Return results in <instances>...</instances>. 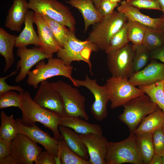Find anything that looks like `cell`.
Masks as SVG:
<instances>
[{
	"mask_svg": "<svg viewBox=\"0 0 164 164\" xmlns=\"http://www.w3.org/2000/svg\"><path fill=\"white\" fill-rule=\"evenodd\" d=\"M20 106L19 108L22 113L21 122L28 126L35 124L36 122L41 123L53 132L54 137L60 140L63 137L59 129L62 117L57 113L40 106L31 97L29 91L19 93Z\"/></svg>",
	"mask_w": 164,
	"mask_h": 164,
	"instance_id": "obj_1",
	"label": "cell"
},
{
	"mask_svg": "<svg viewBox=\"0 0 164 164\" xmlns=\"http://www.w3.org/2000/svg\"><path fill=\"white\" fill-rule=\"evenodd\" d=\"M128 20L124 13L114 11L111 15L93 25L87 39L99 50L104 51L111 38Z\"/></svg>",
	"mask_w": 164,
	"mask_h": 164,
	"instance_id": "obj_2",
	"label": "cell"
},
{
	"mask_svg": "<svg viewBox=\"0 0 164 164\" xmlns=\"http://www.w3.org/2000/svg\"><path fill=\"white\" fill-rule=\"evenodd\" d=\"M105 160L106 164H144L138 149L137 135L130 133L122 141L109 142Z\"/></svg>",
	"mask_w": 164,
	"mask_h": 164,
	"instance_id": "obj_3",
	"label": "cell"
},
{
	"mask_svg": "<svg viewBox=\"0 0 164 164\" xmlns=\"http://www.w3.org/2000/svg\"><path fill=\"white\" fill-rule=\"evenodd\" d=\"M46 63L43 60L36 64V68L28 74L27 83L35 89L38 88L42 81L56 76H62L68 78L74 84L72 76L73 67L66 65L61 59L53 57L48 59Z\"/></svg>",
	"mask_w": 164,
	"mask_h": 164,
	"instance_id": "obj_4",
	"label": "cell"
},
{
	"mask_svg": "<svg viewBox=\"0 0 164 164\" xmlns=\"http://www.w3.org/2000/svg\"><path fill=\"white\" fill-rule=\"evenodd\" d=\"M99 50L97 47L90 40L78 39L75 33L70 30L66 43L63 47L59 48L57 53L58 57L67 65H71L74 61L85 62L88 65L90 72L92 74L90 56L92 52Z\"/></svg>",
	"mask_w": 164,
	"mask_h": 164,
	"instance_id": "obj_5",
	"label": "cell"
},
{
	"mask_svg": "<svg viewBox=\"0 0 164 164\" xmlns=\"http://www.w3.org/2000/svg\"><path fill=\"white\" fill-rule=\"evenodd\" d=\"M123 106V112L118 118L128 126L130 133H134L142 120L158 108L145 94L131 100Z\"/></svg>",
	"mask_w": 164,
	"mask_h": 164,
	"instance_id": "obj_6",
	"label": "cell"
},
{
	"mask_svg": "<svg viewBox=\"0 0 164 164\" xmlns=\"http://www.w3.org/2000/svg\"><path fill=\"white\" fill-rule=\"evenodd\" d=\"M28 0L29 9L47 16L75 33L76 20L68 7L56 0Z\"/></svg>",
	"mask_w": 164,
	"mask_h": 164,
	"instance_id": "obj_7",
	"label": "cell"
},
{
	"mask_svg": "<svg viewBox=\"0 0 164 164\" xmlns=\"http://www.w3.org/2000/svg\"><path fill=\"white\" fill-rule=\"evenodd\" d=\"M51 83L62 98L67 117H81L89 120L85 111L86 98L77 89L61 80Z\"/></svg>",
	"mask_w": 164,
	"mask_h": 164,
	"instance_id": "obj_8",
	"label": "cell"
},
{
	"mask_svg": "<svg viewBox=\"0 0 164 164\" xmlns=\"http://www.w3.org/2000/svg\"><path fill=\"white\" fill-rule=\"evenodd\" d=\"M105 85L108 89L112 109L123 106L131 100L145 94L127 78L111 76L107 80Z\"/></svg>",
	"mask_w": 164,
	"mask_h": 164,
	"instance_id": "obj_9",
	"label": "cell"
},
{
	"mask_svg": "<svg viewBox=\"0 0 164 164\" xmlns=\"http://www.w3.org/2000/svg\"><path fill=\"white\" fill-rule=\"evenodd\" d=\"M73 85L76 87H83L87 88L93 95L94 101L91 106V113L95 119L101 121L107 116V106L110 101L107 88L105 84L99 85L96 79H92L86 74L84 80L74 78Z\"/></svg>",
	"mask_w": 164,
	"mask_h": 164,
	"instance_id": "obj_10",
	"label": "cell"
},
{
	"mask_svg": "<svg viewBox=\"0 0 164 164\" xmlns=\"http://www.w3.org/2000/svg\"><path fill=\"white\" fill-rule=\"evenodd\" d=\"M135 46L128 43L111 53L107 54V66L112 77L129 78L134 73Z\"/></svg>",
	"mask_w": 164,
	"mask_h": 164,
	"instance_id": "obj_11",
	"label": "cell"
},
{
	"mask_svg": "<svg viewBox=\"0 0 164 164\" xmlns=\"http://www.w3.org/2000/svg\"><path fill=\"white\" fill-rule=\"evenodd\" d=\"M42 149L26 135L18 133L11 141L10 155L17 164H33Z\"/></svg>",
	"mask_w": 164,
	"mask_h": 164,
	"instance_id": "obj_12",
	"label": "cell"
},
{
	"mask_svg": "<svg viewBox=\"0 0 164 164\" xmlns=\"http://www.w3.org/2000/svg\"><path fill=\"white\" fill-rule=\"evenodd\" d=\"M37 104L48 110L66 117L62 98L47 80L42 81L33 99Z\"/></svg>",
	"mask_w": 164,
	"mask_h": 164,
	"instance_id": "obj_13",
	"label": "cell"
},
{
	"mask_svg": "<svg viewBox=\"0 0 164 164\" xmlns=\"http://www.w3.org/2000/svg\"><path fill=\"white\" fill-rule=\"evenodd\" d=\"M15 123L18 133L25 135L35 142L42 145L56 158L58 163H60L59 149L60 140L51 137L47 132L42 130L36 124L27 126L22 123L19 118L15 119Z\"/></svg>",
	"mask_w": 164,
	"mask_h": 164,
	"instance_id": "obj_14",
	"label": "cell"
},
{
	"mask_svg": "<svg viewBox=\"0 0 164 164\" xmlns=\"http://www.w3.org/2000/svg\"><path fill=\"white\" fill-rule=\"evenodd\" d=\"M17 56L20 58L16 65V70L20 71L15 79L16 83L24 80L34 66L45 59H49L39 47L27 48L26 46L18 48Z\"/></svg>",
	"mask_w": 164,
	"mask_h": 164,
	"instance_id": "obj_15",
	"label": "cell"
},
{
	"mask_svg": "<svg viewBox=\"0 0 164 164\" xmlns=\"http://www.w3.org/2000/svg\"><path fill=\"white\" fill-rule=\"evenodd\" d=\"M85 145L90 164H106V157L109 142L103 135L93 133L79 134Z\"/></svg>",
	"mask_w": 164,
	"mask_h": 164,
	"instance_id": "obj_16",
	"label": "cell"
},
{
	"mask_svg": "<svg viewBox=\"0 0 164 164\" xmlns=\"http://www.w3.org/2000/svg\"><path fill=\"white\" fill-rule=\"evenodd\" d=\"M151 60L147 65L134 72L128 78L133 85L138 87L147 86L164 80V63Z\"/></svg>",
	"mask_w": 164,
	"mask_h": 164,
	"instance_id": "obj_17",
	"label": "cell"
},
{
	"mask_svg": "<svg viewBox=\"0 0 164 164\" xmlns=\"http://www.w3.org/2000/svg\"><path fill=\"white\" fill-rule=\"evenodd\" d=\"M34 20L41 44L39 47L49 58H51L54 53H57L60 46L42 16L34 12Z\"/></svg>",
	"mask_w": 164,
	"mask_h": 164,
	"instance_id": "obj_18",
	"label": "cell"
},
{
	"mask_svg": "<svg viewBox=\"0 0 164 164\" xmlns=\"http://www.w3.org/2000/svg\"><path fill=\"white\" fill-rule=\"evenodd\" d=\"M29 9L27 0H13L8 11L5 26L12 31L20 32Z\"/></svg>",
	"mask_w": 164,
	"mask_h": 164,
	"instance_id": "obj_19",
	"label": "cell"
},
{
	"mask_svg": "<svg viewBox=\"0 0 164 164\" xmlns=\"http://www.w3.org/2000/svg\"><path fill=\"white\" fill-rule=\"evenodd\" d=\"M117 10L124 13L128 20L134 21L147 27L161 30L164 18L162 15L158 18H152L142 13L139 9L127 5L125 0L121 2Z\"/></svg>",
	"mask_w": 164,
	"mask_h": 164,
	"instance_id": "obj_20",
	"label": "cell"
},
{
	"mask_svg": "<svg viewBox=\"0 0 164 164\" xmlns=\"http://www.w3.org/2000/svg\"><path fill=\"white\" fill-rule=\"evenodd\" d=\"M66 2L81 13L84 20L85 32L91 25L101 22L104 19L95 6L93 0H69Z\"/></svg>",
	"mask_w": 164,
	"mask_h": 164,
	"instance_id": "obj_21",
	"label": "cell"
},
{
	"mask_svg": "<svg viewBox=\"0 0 164 164\" xmlns=\"http://www.w3.org/2000/svg\"><path fill=\"white\" fill-rule=\"evenodd\" d=\"M34 23V12L28 10L26 15L24 27L16 38L15 47L26 46L31 44L38 47L41 46L38 35L33 27Z\"/></svg>",
	"mask_w": 164,
	"mask_h": 164,
	"instance_id": "obj_22",
	"label": "cell"
},
{
	"mask_svg": "<svg viewBox=\"0 0 164 164\" xmlns=\"http://www.w3.org/2000/svg\"><path fill=\"white\" fill-rule=\"evenodd\" d=\"M59 129L70 148L82 158L89 160L87 149L79 134L70 128L61 125L59 126Z\"/></svg>",
	"mask_w": 164,
	"mask_h": 164,
	"instance_id": "obj_23",
	"label": "cell"
},
{
	"mask_svg": "<svg viewBox=\"0 0 164 164\" xmlns=\"http://www.w3.org/2000/svg\"><path fill=\"white\" fill-rule=\"evenodd\" d=\"M17 36L9 33L2 28H0V54L5 60L3 73L8 71L14 63L13 50Z\"/></svg>",
	"mask_w": 164,
	"mask_h": 164,
	"instance_id": "obj_24",
	"label": "cell"
},
{
	"mask_svg": "<svg viewBox=\"0 0 164 164\" xmlns=\"http://www.w3.org/2000/svg\"><path fill=\"white\" fill-rule=\"evenodd\" d=\"M60 125L70 128L79 134L103 135V133L100 125L90 123L79 117H62Z\"/></svg>",
	"mask_w": 164,
	"mask_h": 164,
	"instance_id": "obj_25",
	"label": "cell"
},
{
	"mask_svg": "<svg viewBox=\"0 0 164 164\" xmlns=\"http://www.w3.org/2000/svg\"><path fill=\"white\" fill-rule=\"evenodd\" d=\"M164 124V112L159 107L145 117L141 121L134 133L138 135L152 133L162 128Z\"/></svg>",
	"mask_w": 164,
	"mask_h": 164,
	"instance_id": "obj_26",
	"label": "cell"
},
{
	"mask_svg": "<svg viewBox=\"0 0 164 164\" xmlns=\"http://www.w3.org/2000/svg\"><path fill=\"white\" fill-rule=\"evenodd\" d=\"M136 135L138 149L143 164H149L155 153L152 133Z\"/></svg>",
	"mask_w": 164,
	"mask_h": 164,
	"instance_id": "obj_27",
	"label": "cell"
},
{
	"mask_svg": "<svg viewBox=\"0 0 164 164\" xmlns=\"http://www.w3.org/2000/svg\"><path fill=\"white\" fill-rule=\"evenodd\" d=\"M40 15L50 28L60 47H63L67 41L70 30L67 29L66 26L47 16Z\"/></svg>",
	"mask_w": 164,
	"mask_h": 164,
	"instance_id": "obj_28",
	"label": "cell"
},
{
	"mask_svg": "<svg viewBox=\"0 0 164 164\" xmlns=\"http://www.w3.org/2000/svg\"><path fill=\"white\" fill-rule=\"evenodd\" d=\"M59 159L63 164H90L72 151L63 138L60 140L59 149Z\"/></svg>",
	"mask_w": 164,
	"mask_h": 164,
	"instance_id": "obj_29",
	"label": "cell"
},
{
	"mask_svg": "<svg viewBox=\"0 0 164 164\" xmlns=\"http://www.w3.org/2000/svg\"><path fill=\"white\" fill-rule=\"evenodd\" d=\"M0 138L12 141L18 134L15 119L12 114L7 115L3 111L0 114Z\"/></svg>",
	"mask_w": 164,
	"mask_h": 164,
	"instance_id": "obj_30",
	"label": "cell"
},
{
	"mask_svg": "<svg viewBox=\"0 0 164 164\" xmlns=\"http://www.w3.org/2000/svg\"><path fill=\"white\" fill-rule=\"evenodd\" d=\"M138 87L148 95L158 107L164 112V80Z\"/></svg>",
	"mask_w": 164,
	"mask_h": 164,
	"instance_id": "obj_31",
	"label": "cell"
},
{
	"mask_svg": "<svg viewBox=\"0 0 164 164\" xmlns=\"http://www.w3.org/2000/svg\"><path fill=\"white\" fill-rule=\"evenodd\" d=\"M142 44L149 51L164 46V34L162 30L147 27Z\"/></svg>",
	"mask_w": 164,
	"mask_h": 164,
	"instance_id": "obj_32",
	"label": "cell"
},
{
	"mask_svg": "<svg viewBox=\"0 0 164 164\" xmlns=\"http://www.w3.org/2000/svg\"><path fill=\"white\" fill-rule=\"evenodd\" d=\"M127 22L111 38L104 50L107 54L114 52L129 43Z\"/></svg>",
	"mask_w": 164,
	"mask_h": 164,
	"instance_id": "obj_33",
	"label": "cell"
},
{
	"mask_svg": "<svg viewBox=\"0 0 164 164\" xmlns=\"http://www.w3.org/2000/svg\"><path fill=\"white\" fill-rule=\"evenodd\" d=\"M127 25L130 41L135 46L142 44L147 26L130 20H128Z\"/></svg>",
	"mask_w": 164,
	"mask_h": 164,
	"instance_id": "obj_34",
	"label": "cell"
},
{
	"mask_svg": "<svg viewBox=\"0 0 164 164\" xmlns=\"http://www.w3.org/2000/svg\"><path fill=\"white\" fill-rule=\"evenodd\" d=\"M134 46L133 65L134 72H135L145 67L151 57L150 51L142 44Z\"/></svg>",
	"mask_w": 164,
	"mask_h": 164,
	"instance_id": "obj_35",
	"label": "cell"
},
{
	"mask_svg": "<svg viewBox=\"0 0 164 164\" xmlns=\"http://www.w3.org/2000/svg\"><path fill=\"white\" fill-rule=\"evenodd\" d=\"M20 106L19 93L10 91L0 94V109L10 107H17Z\"/></svg>",
	"mask_w": 164,
	"mask_h": 164,
	"instance_id": "obj_36",
	"label": "cell"
},
{
	"mask_svg": "<svg viewBox=\"0 0 164 164\" xmlns=\"http://www.w3.org/2000/svg\"><path fill=\"white\" fill-rule=\"evenodd\" d=\"M128 5L139 9H144L161 11L159 5L156 0H125Z\"/></svg>",
	"mask_w": 164,
	"mask_h": 164,
	"instance_id": "obj_37",
	"label": "cell"
},
{
	"mask_svg": "<svg viewBox=\"0 0 164 164\" xmlns=\"http://www.w3.org/2000/svg\"><path fill=\"white\" fill-rule=\"evenodd\" d=\"M155 154L162 156L164 155V135L162 128L152 133Z\"/></svg>",
	"mask_w": 164,
	"mask_h": 164,
	"instance_id": "obj_38",
	"label": "cell"
},
{
	"mask_svg": "<svg viewBox=\"0 0 164 164\" xmlns=\"http://www.w3.org/2000/svg\"><path fill=\"white\" fill-rule=\"evenodd\" d=\"M119 5L118 3L112 2L110 0H101L98 10L104 18L111 15Z\"/></svg>",
	"mask_w": 164,
	"mask_h": 164,
	"instance_id": "obj_39",
	"label": "cell"
},
{
	"mask_svg": "<svg viewBox=\"0 0 164 164\" xmlns=\"http://www.w3.org/2000/svg\"><path fill=\"white\" fill-rule=\"evenodd\" d=\"M17 70L13 71L10 74L4 77L0 78V94L5 92L12 91L15 90L20 93L24 91L23 89L19 85L10 86L7 84L5 80L9 77L15 74Z\"/></svg>",
	"mask_w": 164,
	"mask_h": 164,
	"instance_id": "obj_40",
	"label": "cell"
},
{
	"mask_svg": "<svg viewBox=\"0 0 164 164\" xmlns=\"http://www.w3.org/2000/svg\"><path fill=\"white\" fill-rule=\"evenodd\" d=\"M35 164H57L56 158L47 151H42L37 157Z\"/></svg>",
	"mask_w": 164,
	"mask_h": 164,
	"instance_id": "obj_41",
	"label": "cell"
},
{
	"mask_svg": "<svg viewBox=\"0 0 164 164\" xmlns=\"http://www.w3.org/2000/svg\"><path fill=\"white\" fill-rule=\"evenodd\" d=\"M11 141L0 138V159L10 155Z\"/></svg>",
	"mask_w": 164,
	"mask_h": 164,
	"instance_id": "obj_42",
	"label": "cell"
},
{
	"mask_svg": "<svg viewBox=\"0 0 164 164\" xmlns=\"http://www.w3.org/2000/svg\"><path fill=\"white\" fill-rule=\"evenodd\" d=\"M151 59L159 60L164 63V46L150 51Z\"/></svg>",
	"mask_w": 164,
	"mask_h": 164,
	"instance_id": "obj_43",
	"label": "cell"
},
{
	"mask_svg": "<svg viewBox=\"0 0 164 164\" xmlns=\"http://www.w3.org/2000/svg\"><path fill=\"white\" fill-rule=\"evenodd\" d=\"M0 164H17V163L14 158L9 155L0 159Z\"/></svg>",
	"mask_w": 164,
	"mask_h": 164,
	"instance_id": "obj_44",
	"label": "cell"
},
{
	"mask_svg": "<svg viewBox=\"0 0 164 164\" xmlns=\"http://www.w3.org/2000/svg\"><path fill=\"white\" fill-rule=\"evenodd\" d=\"M149 164H162V156L155 153Z\"/></svg>",
	"mask_w": 164,
	"mask_h": 164,
	"instance_id": "obj_45",
	"label": "cell"
},
{
	"mask_svg": "<svg viewBox=\"0 0 164 164\" xmlns=\"http://www.w3.org/2000/svg\"><path fill=\"white\" fill-rule=\"evenodd\" d=\"M156 0L159 5L161 11H162L163 12V14H164V0Z\"/></svg>",
	"mask_w": 164,
	"mask_h": 164,
	"instance_id": "obj_46",
	"label": "cell"
},
{
	"mask_svg": "<svg viewBox=\"0 0 164 164\" xmlns=\"http://www.w3.org/2000/svg\"><path fill=\"white\" fill-rule=\"evenodd\" d=\"M94 4L96 8L98 9L101 0H93Z\"/></svg>",
	"mask_w": 164,
	"mask_h": 164,
	"instance_id": "obj_47",
	"label": "cell"
},
{
	"mask_svg": "<svg viewBox=\"0 0 164 164\" xmlns=\"http://www.w3.org/2000/svg\"><path fill=\"white\" fill-rule=\"evenodd\" d=\"M162 15V16L164 18V14H163ZM161 30L162 31V32H163L164 34V21H163V22L162 25V27L161 29Z\"/></svg>",
	"mask_w": 164,
	"mask_h": 164,
	"instance_id": "obj_48",
	"label": "cell"
},
{
	"mask_svg": "<svg viewBox=\"0 0 164 164\" xmlns=\"http://www.w3.org/2000/svg\"><path fill=\"white\" fill-rule=\"evenodd\" d=\"M111 2L114 3L121 2L122 0H110Z\"/></svg>",
	"mask_w": 164,
	"mask_h": 164,
	"instance_id": "obj_49",
	"label": "cell"
},
{
	"mask_svg": "<svg viewBox=\"0 0 164 164\" xmlns=\"http://www.w3.org/2000/svg\"><path fill=\"white\" fill-rule=\"evenodd\" d=\"M162 164H164V155L162 156Z\"/></svg>",
	"mask_w": 164,
	"mask_h": 164,
	"instance_id": "obj_50",
	"label": "cell"
},
{
	"mask_svg": "<svg viewBox=\"0 0 164 164\" xmlns=\"http://www.w3.org/2000/svg\"><path fill=\"white\" fill-rule=\"evenodd\" d=\"M162 131L163 134L164 135V124L162 127Z\"/></svg>",
	"mask_w": 164,
	"mask_h": 164,
	"instance_id": "obj_51",
	"label": "cell"
}]
</instances>
